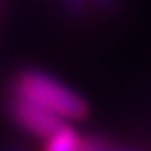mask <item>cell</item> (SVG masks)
Returning a JSON list of instances; mask_svg holds the SVG:
<instances>
[{
  "mask_svg": "<svg viewBox=\"0 0 151 151\" xmlns=\"http://www.w3.org/2000/svg\"><path fill=\"white\" fill-rule=\"evenodd\" d=\"M0 151H27L23 145H17V144H6Z\"/></svg>",
  "mask_w": 151,
  "mask_h": 151,
  "instance_id": "cell-6",
  "label": "cell"
},
{
  "mask_svg": "<svg viewBox=\"0 0 151 151\" xmlns=\"http://www.w3.org/2000/svg\"><path fill=\"white\" fill-rule=\"evenodd\" d=\"M94 6H98L100 9H111L115 8V0H91Z\"/></svg>",
  "mask_w": 151,
  "mask_h": 151,
  "instance_id": "cell-5",
  "label": "cell"
},
{
  "mask_svg": "<svg viewBox=\"0 0 151 151\" xmlns=\"http://www.w3.org/2000/svg\"><path fill=\"white\" fill-rule=\"evenodd\" d=\"M8 113L17 127H21L25 132L42 140H47L68 123L63 117L17 96H12L8 100Z\"/></svg>",
  "mask_w": 151,
  "mask_h": 151,
  "instance_id": "cell-2",
  "label": "cell"
},
{
  "mask_svg": "<svg viewBox=\"0 0 151 151\" xmlns=\"http://www.w3.org/2000/svg\"><path fill=\"white\" fill-rule=\"evenodd\" d=\"M63 4H64V8L68 9L72 15L79 17V15H83V13H85L89 0H63Z\"/></svg>",
  "mask_w": 151,
  "mask_h": 151,
  "instance_id": "cell-4",
  "label": "cell"
},
{
  "mask_svg": "<svg viewBox=\"0 0 151 151\" xmlns=\"http://www.w3.org/2000/svg\"><path fill=\"white\" fill-rule=\"evenodd\" d=\"M12 96L36 104L68 123L79 121L89 113V106L81 94L40 68H27L19 72L13 78Z\"/></svg>",
  "mask_w": 151,
  "mask_h": 151,
  "instance_id": "cell-1",
  "label": "cell"
},
{
  "mask_svg": "<svg viewBox=\"0 0 151 151\" xmlns=\"http://www.w3.org/2000/svg\"><path fill=\"white\" fill-rule=\"evenodd\" d=\"M79 142H81L79 134L66 123L63 129H59L45 140V151H78Z\"/></svg>",
  "mask_w": 151,
  "mask_h": 151,
  "instance_id": "cell-3",
  "label": "cell"
}]
</instances>
